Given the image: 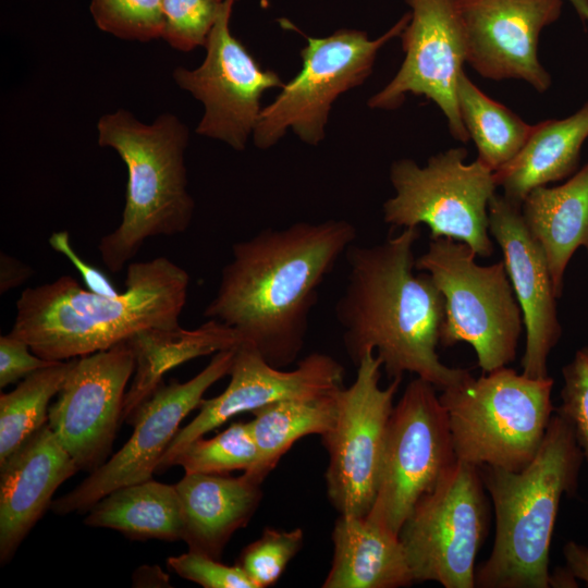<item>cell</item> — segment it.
Listing matches in <instances>:
<instances>
[{"mask_svg": "<svg viewBox=\"0 0 588 588\" xmlns=\"http://www.w3.org/2000/svg\"><path fill=\"white\" fill-rule=\"evenodd\" d=\"M73 358L57 362L24 378L0 395V463L48 422L50 400L57 395Z\"/></svg>", "mask_w": 588, "mask_h": 588, "instance_id": "obj_29", "label": "cell"}, {"mask_svg": "<svg viewBox=\"0 0 588 588\" xmlns=\"http://www.w3.org/2000/svg\"><path fill=\"white\" fill-rule=\"evenodd\" d=\"M339 391L282 400L254 411L249 426L258 460L255 467L245 474L261 483L297 440L327 433L336 418Z\"/></svg>", "mask_w": 588, "mask_h": 588, "instance_id": "obj_27", "label": "cell"}, {"mask_svg": "<svg viewBox=\"0 0 588 588\" xmlns=\"http://www.w3.org/2000/svg\"><path fill=\"white\" fill-rule=\"evenodd\" d=\"M489 232L503 253V262L520 307L526 330L522 358L525 376L547 378L548 357L561 336L549 266L517 205L494 194L488 207Z\"/></svg>", "mask_w": 588, "mask_h": 588, "instance_id": "obj_19", "label": "cell"}, {"mask_svg": "<svg viewBox=\"0 0 588 588\" xmlns=\"http://www.w3.org/2000/svg\"><path fill=\"white\" fill-rule=\"evenodd\" d=\"M464 242L433 238L415 269L430 274L444 298L440 343H469L487 373L515 359L524 326L503 261L480 266Z\"/></svg>", "mask_w": 588, "mask_h": 588, "instance_id": "obj_7", "label": "cell"}, {"mask_svg": "<svg viewBox=\"0 0 588 588\" xmlns=\"http://www.w3.org/2000/svg\"><path fill=\"white\" fill-rule=\"evenodd\" d=\"M525 223L541 246L556 297L573 254L588 253V161L564 184L534 188L520 205Z\"/></svg>", "mask_w": 588, "mask_h": 588, "instance_id": "obj_23", "label": "cell"}, {"mask_svg": "<svg viewBox=\"0 0 588 588\" xmlns=\"http://www.w3.org/2000/svg\"><path fill=\"white\" fill-rule=\"evenodd\" d=\"M235 348L216 353L209 364L185 382H164L127 419L133 433L118 453L78 486L52 501L58 515L88 510L111 491L151 479L182 420L199 407L205 392L229 375Z\"/></svg>", "mask_w": 588, "mask_h": 588, "instance_id": "obj_13", "label": "cell"}, {"mask_svg": "<svg viewBox=\"0 0 588 588\" xmlns=\"http://www.w3.org/2000/svg\"><path fill=\"white\" fill-rule=\"evenodd\" d=\"M323 588H399L415 584L400 536L366 516L340 514Z\"/></svg>", "mask_w": 588, "mask_h": 588, "instance_id": "obj_22", "label": "cell"}, {"mask_svg": "<svg viewBox=\"0 0 588 588\" xmlns=\"http://www.w3.org/2000/svg\"><path fill=\"white\" fill-rule=\"evenodd\" d=\"M346 220L295 222L232 245L203 315L234 329L272 366L301 354L318 290L356 240Z\"/></svg>", "mask_w": 588, "mask_h": 588, "instance_id": "obj_1", "label": "cell"}, {"mask_svg": "<svg viewBox=\"0 0 588 588\" xmlns=\"http://www.w3.org/2000/svg\"><path fill=\"white\" fill-rule=\"evenodd\" d=\"M409 20L411 12L376 39H369L366 32L346 28L321 38L306 36L307 45L301 51L302 70L261 110L253 133L255 145L267 149L289 128L306 144H319L332 103L365 82L378 51L400 36Z\"/></svg>", "mask_w": 588, "mask_h": 588, "instance_id": "obj_10", "label": "cell"}, {"mask_svg": "<svg viewBox=\"0 0 588 588\" xmlns=\"http://www.w3.org/2000/svg\"><path fill=\"white\" fill-rule=\"evenodd\" d=\"M134 368L127 341L73 358L47 424L79 470L91 473L107 462Z\"/></svg>", "mask_w": 588, "mask_h": 588, "instance_id": "obj_16", "label": "cell"}, {"mask_svg": "<svg viewBox=\"0 0 588 588\" xmlns=\"http://www.w3.org/2000/svg\"><path fill=\"white\" fill-rule=\"evenodd\" d=\"M463 124L478 157L493 172L511 161L527 142L532 125L478 88L463 71L457 84Z\"/></svg>", "mask_w": 588, "mask_h": 588, "instance_id": "obj_28", "label": "cell"}, {"mask_svg": "<svg viewBox=\"0 0 588 588\" xmlns=\"http://www.w3.org/2000/svg\"><path fill=\"white\" fill-rule=\"evenodd\" d=\"M355 380L338 392L333 427L323 436L329 455L327 494L340 514L366 516L375 500L387 429L402 378L380 387L382 362L367 350Z\"/></svg>", "mask_w": 588, "mask_h": 588, "instance_id": "obj_12", "label": "cell"}, {"mask_svg": "<svg viewBox=\"0 0 588 588\" xmlns=\"http://www.w3.org/2000/svg\"><path fill=\"white\" fill-rule=\"evenodd\" d=\"M583 453L553 414L532 461L519 471L481 465L495 513L491 553L476 571L480 588H549V552L560 502L576 495Z\"/></svg>", "mask_w": 588, "mask_h": 588, "instance_id": "obj_4", "label": "cell"}, {"mask_svg": "<svg viewBox=\"0 0 588 588\" xmlns=\"http://www.w3.org/2000/svg\"><path fill=\"white\" fill-rule=\"evenodd\" d=\"M565 566L578 580L588 586V547L575 541H567L563 547Z\"/></svg>", "mask_w": 588, "mask_h": 588, "instance_id": "obj_39", "label": "cell"}, {"mask_svg": "<svg viewBox=\"0 0 588 588\" xmlns=\"http://www.w3.org/2000/svg\"><path fill=\"white\" fill-rule=\"evenodd\" d=\"M260 482L240 477L185 474L175 483L182 506V540L188 550L220 559L233 534L245 527L262 498Z\"/></svg>", "mask_w": 588, "mask_h": 588, "instance_id": "obj_21", "label": "cell"}, {"mask_svg": "<svg viewBox=\"0 0 588 588\" xmlns=\"http://www.w3.org/2000/svg\"><path fill=\"white\" fill-rule=\"evenodd\" d=\"M97 26L117 37L147 41L160 38L162 0H90Z\"/></svg>", "mask_w": 588, "mask_h": 588, "instance_id": "obj_31", "label": "cell"}, {"mask_svg": "<svg viewBox=\"0 0 588 588\" xmlns=\"http://www.w3.org/2000/svg\"><path fill=\"white\" fill-rule=\"evenodd\" d=\"M57 362L37 356L22 339L11 334L0 336V388L23 380L33 372Z\"/></svg>", "mask_w": 588, "mask_h": 588, "instance_id": "obj_36", "label": "cell"}, {"mask_svg": "<svg viewBox=\"0 0 588 588\" xmlns=\"http://www.w3.org/2000/svg\"><path fill=\"white\" fill-rule=\"evenodd\" d=\"M549 587L553 588H573L578 587L577 579L564 567H556L549 575Z\"/></svg>", "mask_w": 588, "mask_h": 588, "instance_id": "obj_40", "label": "cell"}, {"mask_svg": "<svg viewBox=\"0 0 588 588\" xmlns=\"http://www.w3.org/2000/svg\"><path fill=\"white\" fill-rule=\"evenodd\" d=\"M189 281L182 267L163 256L128 264L125 291L115 296L61 275L22 292L10 333L50 362L106 351L142 330L181 327Z\"/></svg>", "mask_w": 588, "mask_h": 588, "instance_id": "obj_3", "label": "cell"}, {"mask_svg": "<svg viewBox=\"0 0 588 588\" xmlns=\"http://www.w3.org/2000/svg\"><path fill=\"white\" fill-rule=\"evenodd\" d=\"M235 0H223L206 45L204 62L194 70L176 68V84L204 105L196 132L243 150L261 113L265 90L282 87L278 73L264 70L230 30Z\"/></svg>", "mask_w": 588, "mask_h": 588, "instance_id": "obj_14", "label": "cell"}, {"mask_svg": "<svg viewBox=\"0 0 588 588\" xmlns=\"http://www.w3.org/2000/svg\"><path fill=\"white\" fill-rule=\"evenodd\" d=\"M135 359L133 380L126 391L122 421L144 403L163 383V377L173 368L207 355L235 348L242 339L231 327L208 319L201 326L186 330L150 328L127 340Z\"/></svg>", "mask_w": 588, "mask_h": 588, "instance_id": "obj_24", "label": "cell"}, {"mask_svg": "<svg viewBox=\"0 0 588 588\" xmlns=\"http://www.w3.org/2000/svg\"><path fill=\"white\" fill-rule=\"evenodd\" d=\"M456 461L448 412L436 387L417 377L391 413L377 491L366 517L399 536L416 502Z\"/></svg>", "mask_w": 588, "mask_h": 588, "instance_id": "obj_11", "label": "cell"}, {"mask_svg": "<svg viewBox=\"0 0 588 588\" xmlns=\"http://www.w3.org/2000/svg\"><path fill=\"white\" fill-rule=\"evenodd\" d=\"M303 541L304 531L301 528L281 530L268 527L257 540L243 549L237 565L256 588L273 586L302 549Z\"/></svg>", "mask_w": 588, "mask_h": 588, "instance_id": "obj_32", "label": "cell"}, {"mask_svg": "<svg viewBox=\"0 0 588 588\" xmlns=\"http://www.w3.org/2000/svg\"><path fill=\"white\" fill-rule=\"evenodd\" d=\"M561 404L554 413L569 426L588 464V346L579 348L563 367Z\"/></svg>", "mask_w": 588, "mask_h": 588, "instance_id": "obj_34", "label": "cell"}, {"mask_svg": "<svg viewBox=\"0 0 588 588\" xmlns=\"http://www.w3.org/2000/svg\"><path fill=\"white\" fill-rule=\"evenodd\" d=\"M231 379L225 390L203 400L197 416L180 429L161 457L156 473L171 467L173 458L193 440L223 425L230 418L289 400L314 397L343 388L344 368L328 354L315 352L292 370L269 364L249 343L235 347Z\"/></svg>", "mask_w": 588, "mask_h": 588, "instance_id": "obj_17", "label": "cell"}, {"mask_svg": "<svg viewBox=\"0 0 588 588\" xmlns=\"http://www.w3.org/2000/svg\"><path fill=\"white\" fill-rule=\"evenodd\" d=\"M588 138V101L564 119H551L532 125L519 152L493 172L503 196L522 205L536 187L560 181L578 166L580 149Z\"/></svg>", "mask_w": 588, "mask_h": 588, "instance_id": "obj_25", "label": "cell"}, {"mask_svg": "<svg viewBox=\"0 0 588 588\" xmlns=\"http://www.w3.org/2000/svg\"><path fill=\"white\" fill-rule=\"evenodd\" d=\"M467 150L451 148L429 158L394 161L390 181L394 196L383 204V220L393 228L425 224L430 237L466 243L476 255L490 256L488 207L498 188L493 171L479 159L466 163Z\"/></svg>", "mask_w": 588, "mask_h": 588, "instance_id": "obj_8", "label": "cell"}, {"mask_svg": "<svg viewBox=\"0 0 588 588\" xmlns=\"http://www.w3.org/2000/svg\"><path fill=\"white\" fill-rule=\"evenodd\" d=\"M553 379L530 378L502 367L475 379L470 373L442 390L458 461L510 471L536 456L554 413Z\"/></svg>", "mask_w": 588, "mask_h": 588, "instance_id": "obj_6", "label": "cell"}, {"mask_svg": "<svg viewBox=\"0 0 588 588\" xmlns=\"http://www.w3.org/2000/svg\"><path fill=\"white\" fill-rule=\"evenodd\" d=\"M411 20L402 34L404 61L395 76L368 100L372 109L392 110L406 94L425 96L448 120L451 135L470 138L463 124L457 84L466 62V46L458 0H406Z\"/></svg>", "mask_w": 588, "mask_h": 588, "instance_id": "obj_15", "label": "cell"}, {"mask_svg": "<svg viewBox=\"0 0 588 588\" xmlns=\"http://www.w3.org/2000/svg\"><path fill=\"white\" fill-rule=\"evenodd\" d=\"M50 246L58 253L65 256L74 268L79 272L84 284L88 290L103 295L115 296L120 294L110 279L98 268L88 265L73 249L70 243L68 231H59L52 233L49 238Z\"/></svg>", "mask_w": 588, "mask_h": 588, "instance_id": "obj_37", "label": "cell"}, {"mask_svg": "<svg viewBox=\"0 0 588 588\" xmlns=\"http://www.w3.org/2000/svg\"><path fill=\"white\" fill-rule=\"evenodd\" d=\"M84 523L136 540H182L184 527L175 486L152 479L111 491L88 510Z\"/></svg>", "mask_w": 588, "mask_h": 588, "instance_id": "obj_26", "label": "cell"}, {"mask_svg": "<svg viewBox=\"0 0 588 588\" xmlns=\"http://www.w3.org/2000/svg\"><path fill=\"white\" fill-rule=\"evenodd\" d=\"M584 25L588 26V0H568Z\"/></svg>", "mask_w": 588, "mask_h": 588, "instance_id": "obj_41", "label": "cell"}, {"mask_svg": "<svg viewBox=\"0 0 588 588\" xmlns=\"http://www.w3.org/2000/svg\"><path fill=\"white\" fill-rule=\"evenodd\" d=\"M257 460L249 421H237L210 439L193 440L179 452L171 466H182L185 474L226 475L234 470L250 471Z\"/></svg>", "mask_w": 588, "mask_h": 588, "instance_id": "obj_30", "label": "cell"}, {"mask_svg": "<svg viewBox=\"0 0 588 588\" xmlns=\"http://www.w3.org/2000/svg\"><path fill=\"white\" fill-rule=\"evenodd\" d=\"M167 563L179 576L204 588H256L240 565H226L195 551L170 556Z\"/></svg>", "mask_w": 588, "mask_h": 588, "instance_id": "obj_35", "label": "cell"}, {"mask_svg": "<svg viewBox=\"0 0 588 588\" xmlns=\"http://www.w3.org/2000/svg\"><path fill=\"white\" fill-rule=\"evenodd\" d=\"M75 462L44 425L0 463V562L8 563L51 506L53 493L78 471Z\"/></svg>", "mask_w": 588, "mask_h": 588, "instance_id": "obj_20", "label": "cell"}, {"mask_svg": "<svg viewBox=\"0 0 588 588\" xmlns=\"http://www.w3.org/2000/svg\"><path fill=\"white\" fill-rule=\"evenodd\" d=\"M563 0H458L466 62L481 76L523 79L537 91L551 85L538 58L541 30L554 23Z\"/></svg>", "mask_w": 588, "mask_h": 588, "instance_id": "obj_18", "label": "cell"}, {"mask_svg": "<svg viewBox=\"0 0 588 588\" xmlns=\"http://www.w3.org/2000/svg\"><path fill=\"white\" fill-rule=\"evenodd\" d=\"M418 237V226L404 228L379 244L351 245L347 281L334 311L355 366L371 350L391 380L412 372L443 390L469 371L439 359L444 298L429 273H414Z\"/></svg>", "mask_w": 588, "mask_h": 588, "instance_id": "obj_2", "label": "cell"}, {"mask_svg": "<svg viewBox=\"0 0 588 588\" xmlns=\"http://www.w3.org/2000/svg\"><path fill=\"white\" fill-rule=\"evenodd\" d=\"M97 130L99 145L114 149L127 169L121 223L98 244L105 266L119 272L148 238L184 233L192 222L195 203L184 163L188 131L170 113L145 124L122 109L102 115Z\"/></svg>", "mask_w": 588, "mask_h": 588, "instance_id": "obj_5", "label": "cell"}, {"mask_svg": "<svg viewBox=\"0 0 588 588\" xmlns=\"http://www.w3.org/2000/svg\"><path fill=\"white\" fill-rule=\"evenodd\" d=\"M222 4L223 0H162L161 38L182 51L205 46Z\"/></svg>", "mask_w": 588, "mask_h": 588, "instance_id": "obj_33", "label": "cell"}, {"mask_svg": "<svg viewBox=\"0 0 588 588\" xmlns=\"http://www.w3.org/2000/svg\"><path fill=\"white\" fill-rule=\"evenodd\" d=\"M489 526L479 467L457 460L420 497L400 530L414 581L476 587L475 560Z\"/></svg>", "mask_w": 588, "mask_h": 588, "instance_id": "obj_9", "label": "cell"}, {"mask_svg": "<svg viewBox=\"0 0 588 588\" xmlns=\"http://www.w3.org/2000/svg\"><path fill=\"white\" fill-rule=\"evenodd\" d=\"M33 269L23 261L0 253V294H4L32 278Z\"/></svg>", "mask_w": 588, "mask_h": 588, "instance_id": "obj_38", "label": "cell"}]
</instances>
